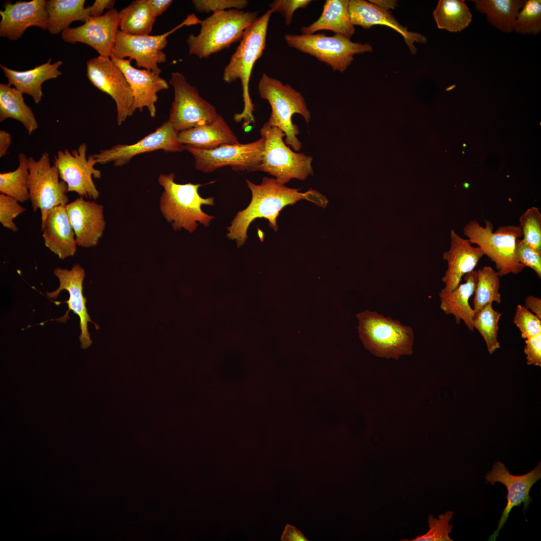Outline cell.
Returning <instances> with one entry per match:
<instances>
[{
  "mask_svg": "<svg viewBox=\"0 0 541 541\" xmlns=\"http://www.w3.org/2000/svg\"><path fill=\"white\" fill-rule=\"evenodd\" d=\"M251 193L248 205L238 211L227 227L226 236L235 241L237 247L242 246L247 239V229L256 218H264L275 231H277V218L280 211L288 205H293L302 199L325 208L328 204L326 196L319 191L310 189L305 192L300 189L288 187L276 178L264 177L260 184L245 180Z\"/></svg>",
  "mask_w": 541,
  "mask_h": 541,
  "instance_id": "obj_1",
  "label": "cell"
},
{
  "mask_svg": "<svg viewBox=\"0 0 541 541\" xmlns=\"http://www.w3.org/2000/svg\"><path fill=\"white\" fill-rule=\"evenodd\" d=\"M272 14L268 10L260 17H257L246 30L223 70L222 79L225 83H231L238 79L241 82L243 109L240 113L235 114L233 119L237 123H242L244 130L255 122L254 105L250 97L249 83L253 66L261 57L265 48L268 25Z\"/></svg>",
  "mask_w": 541,
  "mask_h": 541,
  "instance_id": "obj_2",
  "label": "cell"
},
{
  "mask_svg": "<svg viewBox=\"0 0 541 541\" xmlns=\"http://www.w3.org/2000/svg\"><path fill=\"white\" fill-rule=\"evenodd\" d=\"M175 174H161L158 182L164 189L160 200L161 211L172 228L180 230L181 228L193 232L198 226V222L208 226L213 216L204 212L201 206L214 205V198L202 197L198 189L204 184L188 183L178 184L174 181Z\"/></svg>",
  "mask_w": 541,
  "mask_h": 541,
  "instance_id": "obj_3",
  "label": "cell"
},
{
  "mask_svg": "<svg viewBox=\"0 0 541 541\" xmlns=\"http://www.w3.org/2000/svg\"><path fill=\"white\" fill-rule=\"evenodd\" d=\"M359 338L377 357L398 360L413 352L414 331L399 320L366 310L356 315Z\"/></svg>",
  "mask_w": 541,
  "mask_h": 541,
  "instance_id": "obj_4",
  "label": "cell"
},
{
  "mask_svg": "<svg viewBox=\"0 0 541 541\" xmlns=\"http://www.w3.org/2000/svg\"><path fill=\"white\" fill-rule=\"evenodd\" d=\"M257 18L256 12L235 9L217 12L201 21L199 33L187 39L189 53L200 59L228 48L240 41L246 30Z\"/></svg>",
  "mask_w": 541,
  "mask_h": 541,
  "instance_id": "obj_5",
  "label": "cell"
},
{
  "mask_svg": "<svg viewBox=\"0 0 541 541\" xmlns=\"http://www.w3.org/2000/svg\"><path fill=\"white\" fill-rule=\"evenodd\" d=\"M258 91L260 97L268 101L271 113L266 123L277 127L285 134V143L291 146L296 151L302 147L297 135L300 130L292 121L295 114L301 115L308 124L311 120V112L305 98L299 91L288 84H284L281 81L263 73L258 84Z\"/></svg>",
  "mask_w": 541,
  "mask_h": 541,
  "instance_id": "obj_6",
  "label": "cell"
},
{
  "mask_svg": "<svg viewBox=\"0 0 541 541\" xmlns=\"http://www.w3.org/2000/svg\"><path fill=\"white\" fill-rule=\"evenodd\" d=\"M482 226L476 219L470 220L463 227L464 234L471 244L481 248L494 262L499 277L509 274H517L524 268L515 255L517 240L522 236L518 226L506 225L493 231V224L485 220Z\"/></svg>",
  "mask_w": 541,
  "mask_h": 541,
  "instance_id": "obj_7",
  "label": "cell"
},
{
  "mask_svg": "<svg viewBox=\"0 0 541 541\" xmlns=\"http://www.w3.org/2000/svg\"><path fill=\"white\" fill-rule=\"evenodd\" d=\"M260 134L264 142L258 171L274 176L284 184L293 179L304 180L314 175L313 157L292 150L285 143L283 138L286 135L280 129L265 122L260 129Z\"/></svg>",
  "mask_w": 541,
  "mask_h": 541,
  "instance_id": "obj_8",
  "label": "cell"
},
{
  "mask_svg": "<svg viewBox=\"0 0 541 541\" xmlns=\"http://www.w3.org/2000/svg\"><path fill=\"white\" fill-rule=\"evenodd\" d=\"M288 46L316 58L334 71L344 72L354 60V56L373 51L368 43L353 42L350 38L324 33L285 35Z\"/></svg>",
  "mask_w": 541,
  "mask_h": 541,
  "instance_id": "obj_9",
  "label": "cell"
},
{
  "mask_svg": "<svg viewBox=\"0 0 541 541\" xmlns=\"http://www.w3.org/2000/svg\"><path fill=\"white\" fill-rule=\"evenodd\" d=\"M201 22L195 14H192L172 30L159 35H131L119 30L112 56L120 59L128 58L134 60L137 67L160 75L162 70L158 64L166 61V55L163 50L167 45V37L184 26L200 24Z\"/></svg>",
  "mask_w": 541,
  "mask_h": 541,
  "instance_id": "obj_10",
  "label": "cell"
},
{
  "mask_svg": "<svg viewBox=\"0 0 541 541\" xmlns=\"http://www.w3.org/2000/svg\"><path fill=\"white\" fill-rule=\"evenodd\" d=\"M29 191L33 211L41 213V226L49 211L54 207L69 203L68 187L60 176L57 167L52 165L49 155L43 153L35 160L29 157Z\"/></svg>",
  "mask_w": 541,
  "mask_h": 541,
  "instance_id": "obj_11",
  "label": "cell"
},
{
  "mask_svg": "<svg viewBox=\"0 0 541 541\" xmlns=\"http://www.w3.org/2000/svg\"><path fill=\"white\" fill-rule=\"evenodd\" d=\"M264 139L248 143L226 144L211 150H203L184 146V149L194 157L195 167L204 173H210L227 166L235 171H257L261 163Z\"/></svg>",
  "mask_w": 541,
  "mask_h": 541,
  "instance_id": "obj_12",
  "label": "cell"
},
{
  "mask_svg": "<svg viewBox=\"0 0 541 541\" xmlns=\"http://www.w3.org/2000/svg\"><path fill=\"white\" fill-rule=\"evenodd\" d=\"M169 83L173 88L174 97L168 121L178 132L210 123L219 115L182 74L172 72Z\"/></svg>",
  "mask_w": 541,
  "mask_h": 541,
  "instance_id": "obj_13",
  "label": "cell"
},
{
  "mask_svg": "<svg viewBox=\"0 0 541 541\" xmlns=\"http://www.w3.org/2000/svg\"><path fill=\"white\" fill-rule=\"evenodd\" d=\"M87 150V144L83 142L71 151L67 149L59 150L53 162L60 178L67 184L68 192H75L81 197L95 200L100 193L93 177L100 179L102 175L94 167L97 163L94 155L86 157Z\"/></svg>",
  "mask_w": 541,
  "mask_h": 541,
  "instance_id": "obj_14",
  "label": "cell"
},
{
  "mask_svg": "<svg viewBox=\"0 0 541 541\" xmlns=\"http://www.w3.org/2000/svg\"><path fill=\"white\" fill-rule=\"evenodd\" d=\"M86 76L95 87L114 100L117 123L121 125L129 117L133 101L132 90L122 71L110 58L99 56L87 62Z\"/></svg>",
  "mask_w": 541,
  "mask_h": 541,
  "instance_id": "obj_15",
  "label": "cell"
},
{
  "mask_svg": "<svg viewBox=\"0 0 541 541\" xmlns=\"http://www.w3.org/2000/svg\"><path fill=\"white\" fill-rule=\"evenodd\" d=\"M178 133L167 120L155 131L134 144H118L93 155L97 163L105 164L112 162L115 167H121L128 163L137 155L146 152L157 150L181 152L184 150V146L177 140Z\"/></svg>",
  "mask_w": 541,
  "mask_h": 541,
  "instance_id": "obj_16",
  "label": "cell"
},
{
  "mask_svg": "<svg viewBox=\"0 0 541 541\" xmlns=\"http://www.w3.org/2000/svg\"><path fill=\"white\" fill-rule=\"evenodd\" d=\"M485 478L486 481L492 485L497 482L502 483L507 490L506 505L498 522L497 529L489 536L488 539L494 541L507 521L512 508L520 506L523 503V511L525 512L528 507L531 501L529 491L532 485L541 478V463L538 462L531 471L524 474L515 475L510 473L503 463L498 461L494 463L491 470L486 473Z\"/></svg>",
  "mask_w": 541,
  "mask_h": 541,
  "instance_id": "obj_17",
  "label": "cell"
},
{
  "mask_svg": "<svg viewBox=\"0 0 541 541\" xmlns=\"http://www.w3.org/2000/svg\"><path fill=\"white\" fill-rule=\"evenodd\" d=\"M119 27V11L113 9L101 16L90 17L81 26L65 29L62 32L61 38L70 44H87L96 50L100 56L110 58Z\"/></svg>",
  "mask_w": 541,
  "mask_h": 541,
  "instance_id": "obj_18",
  "label": "cell"
},
{
  "mask_svg": "<svg viewBox=\"0 0 541 541\" xmlns=\"http://www.w3.org/2000/svg\"><path fill=\"white\" fill-rule=\"evenodd\" d=\"M110 59L122 71L132 91L133 101L129 116L137 110L142 112L146 108L150 116L155 117L157 93L169 88L167 81L152 71L134 68L131 59H120L113 56Z\"/></svg>",
  "mask_w": 541,
  "mask_h": 541,
  "instance_id": "obj_19",
  "label": "cell"
},
{
  "mask_svg": "<svg viewBox=\"0 0 541 541\" xmlns=\"http://www.w3.org/2000/svg\"><path fill=\"white\" fill-rule=\"evenodd\" d=\"M54 274L58 278L60 285L56 291L47 293V295L49 298L56 299L62 291L65 290L69 292V299L65 302L68 304L69 310L59 320L61 322L66 321L70 310L79 317L81 330L79 337L81 347L82 349H87L92 343L88 330V323L90 322L95 324L97 329L99 327L91 320L86 307L87 301L83 294V282L86 276L85 270L79 264L76 263L70 270L57 267L54 269Z\"/></svg>",
  "mask_w": 541,
  "mask_h": 541,
  "instance_id": "obj_20",
  "label": "cell"
},
{
  "mask_svg": "<svg viewBox=\"0 0 541 541\" xmlns=\"http://www.w3.org/2000/svg\"><path fill=\"white\" fill-rule=\"evenodd\" d=\"M46 1L7 2L0 11V36L10 40H17L29 27L36 26L48 30V14Z\"/></svg>",
  "mask_w": 541,
  "mask_h": 541,
  "instance_id": "obj_21",
  "label": "cell"
},
{
  "mask_svg": "<svg viewBox=\"0 0 541 541\" xmlns=\"http://www.w3.org/2000/svg\"><path fill=\"white\" fill-rule=\"evenodd\" d=\"M66 209L78 246L97 245L105 228L103 205L79 196L66 205Z\"/></svg>",
  "mask_w": 541,
  "mask_h": 541,
  "instance_id": "obj_22",
  "label": "cell"
},
{
  "mask_svg": "<svg viewBox=\"0 0 541 541\" xmlns=\"http://www.w3.org/2000/svg\"><path fill=\"white\" fill-rule=\"evenodd\" d=\"M484 255L482 249L474 247L468 239L460 236L454 230L450 231V247L442 257L448 264L442 278L444 291H452L460 284L462 277L471 272L480 258Z\"/></svg>",
  "mask_w": 541,
  "mask_h": 541,
  "instance_id": "obj_23",
  "label": "cell"
},
{
  "mask_svg": "<svg viewBox=\"0 0 541 541\" xmlns=\"http://www.w3.org/2000/svg\"><path fill=\"white\" fill-rule=\"evenodd\" d=\"M349 12L352 23L364 29H369L373 25H382L392 28L400 34L408 46L410 53L414 55L417 49L415 42L425 44L426 38L421 34L409 32L407 28L400 24L391 12L364 0H350Z\"/></svg>",
  "mask_w": 541,
  "mask_h": 541,
  "instance_id": "obj_24",
  "label": "cell"
},
{
  "mask_svg": "<svg viewBox=\"0 0 541 541\" xmlns=\"http://www.w3.org/2000/svg\"><path fill=\"white\" fill-rule=\"evenodd\" d=\"M45 246L61 259L73 256L77 242L66 209V205L53 207L41 226Z\"/></svg>",
  "mask_w": 541,
  "mask_h": 541,
  "instance_id": "obj_25",
  "label": "cell"
},
{
  "mask_svg": "<svg viewBox=\"0 0 541 541\" xmlns=\"http://www.w3.org/2000/svg\"><path fill=\"white\" fill-rule=\"evenodd\" d=\"M177 140L183 146L203 150L239 143L237 137L220 114L210 123L179 132Z\"/></svg>",
  "mask_w": 541,
  "mask_h": 541,
  "instance_id": "obj_26",
  "label": "cell"
},
{
  "mask_svg": "<svg viewBox=\"0 0 541 541\" xmlns=\"http://www.w3.org/2000/svg\"><path fill=\"white\" fill-rule=\"evenodd\" d=\"M51 60L50 58L46 63L25 71L13 70L1 65L0 67L8 79V84L22 93L31 96L35 103L39 104L43 95V83L62 75L59 68L63 62L58 61L51 64Z\"/></svg>",
  "mask_w": 541,
  "mask_h": 541,
  "instance_id": "obj_27",
  "label": "cell"
},
{
  "mask_svg": "<svg viewBox=\"0 0 541 541\" xmlns=\"http://www.w3.org/2000/svg\"><path fill=\"white\" fill-rule=\"evenodd\" d=\"M464 276L465 283L452 291H441L439 293L440 307L446 315L454 316L456 324L462 320L468 329L473 331V318L475 312L469 304V299L474 294L477 280V271L473 270Z\"/></svg>",
  "mask_w": 541,
  "mask_h": 541,
  "instance_id": "obj_28",
  "label": "cell"
},
{
  "mask_svg": "<svg viewBox=\"0 0 541 541\" xmlns=\"http://www.w3.org/2000/svg\"><path fill=\"white\" fill-rule=\"evenodd\" d=\"M349 0H327L319 18L308 26L301 29L304 34H312L320 30H327L350 38L355 29L351 22L349 12Z\"/></svg>",
  "mask_w": 541,
  "mask_h": 541,
  "instance_id": "obj_29",
  "label": "cell"
},
{
  "mask_svg": "<svg viewBox=\"0 0 541 541\" xmlns=\"http://www.w3.org/2000/svg\"><path fill=\"white\" fill-rule=\"evenodd\" d=\"M9 118L21 122L30 135L39 126L32 109L24 101L23 93L8 83H1L0 122Z\"/></svg>",
  "mask_w": 541,
  "mask_h": 541,
  "instance_id": "obj_30",
  "label": "cell"
},
{
  "mask_svg": "<svg viewBox=\"0 0 541 541\" xmlns=\"http://www.w3.org/2000/svg\"><path fill=\"white\" fill-rule=\"evenodd\" d=\"M85 0L46 1V9L48 14V30L52 35H57L69 28L73 22L84 23L90 17L88 7H84Z\"/></svg>",
  "mask_w": 541,
  "mask_h": 541,
  "instance_id": "obj_31",
  "label": "cell"
},
{
  "mask_svg": "<svg viewBox=\"0 0 541 541\" xmlns=\"http://www.w3.org/2000/svg\"><path fill=\"white\" fill-rule=\"evenodd\" d=\"M476 10L485 14L488 22L504 33L513 31L514 23L525 0H473Z\"/></svg>",
  "mask_w": 541,
  "mask_h": 541,
  "instance_id": "obj_32",
  "label": "cell"
},
{
  "mask_svg": "<svg viewBox=\"0 0 541 541\" xmlns=\"http://www.w3.org/2000/svg\"><path fill=\"white\" fill-rule=\"evenodd\" d=\"M433 16L438 29L455 33L466 29L472 18L464 0H440Z\"/></svg>",
  "mask_w": 541,
  "mask_h": 541,
  "instance_id": "obj_33",
  "label": "cell"
},
{
  "mask_svg": "<svg viewBox=\"0 0 541 541\" xmlns=\"http://www.w3.org/2000/svg\"><path fill=\"white\" fill-rule=\"evenodd\" d=\"M119 15V30L131 35H149L156 19L149 10L147 0L133 1Z\"/></svg>",
  "mask_w": 541,
  "mask_h": 541,
  "instance_id": "obj_34",
  "label": "cell"
},
{
  "mask_svg": "<svg viewBox=\"0 0 541 541\" xmlns=\"http://www.w3.org/2000/svg\"><path fill=\"white\" fill-rule=\"evenodd\" d=\"M18 160L16 169L0 173V192L24 202L29 199V158L21 152Z\"/></svg>",
  "mask_w": 541,
  "mask_h": 541,
  "instance_id": "obj_35",
  "label": "cell"
},
{
  "mask_svg": "<svg viewBox=\"0 0 541 541\" xmlns=\"http://www.w3.org/2000/svg\"><path fill=\"white\" fill-rule=\"evenodd\" d=\"M500 277L490 266H484L477 271V280L473 299L475 313L485 306L495 302L501 303L499 292Z\"/></svg>",
  "mask_w": 541,
  "mask_h": 541,
  "instance_id": "obj_36",
  "label": "cell"
},
{
  "mask_svg": "<svg viewBox=\"0 0 541 541\" xmlns=\"http://www.w3.org/2000/svg\"><path fill=\"white\" fill-rule=\"evenodd\" d=\"M501 314L488 304L475 313L473 326L484 339L489 353L492 354L500 347L497 340L498 322Z\"/></svg>",
  "mask_w": 541,
  "mask_h": 541,
  "instance_id": "obj_37",
  "label": "cell"
},
{
  "mask_svg": "<svg viewBox=\"0 0 541 541\" xmlns=\"http://www.w3.org/2000/svg\"><path fill=\"white\" fill-rule=\"evenodd\" d=\"M521 35H537L541 32V1L525 0L516 18L514 30Z\"/></svg>",
  "mask_w": 541,
  "mask_h": 541,
  "instance_id": "obj_38",
  "label": "cell"
},
{
  "mask_svg": "<svg viewBox=\"0 0 541 541\" xmlns=\"http://www.w3.org/2000/svg\"><path fill=\"white\" fill-rule=\"evenodd\" d=\"M524 241L541 251V213L536 207L528 208L519 218Z\"/></svg>",
  "mask_w": 541,
  "mask_h": 541,
  "instance_id": "obj_39",
  "label": "cell"
},
{
  "mask_svg": "<svg viewBox=\"0 0 541 541\" xmlns=\"http://www.w3.org/2000/svg\"><path fill=\"white\" fill-rule=\"evenodd\" d=\"M454 512L447 511L439 514L437 518L429 514L428 518V530L424 534L418 536L410 541H452L449 536L452 532L453 525L449 522L452 518Z\"/></svg>",
  "mask_w": 541,
  "mask_h": 541,
  "instance_id": "obj_40",
  "label": "cell"
},
{
  "mask_svg": "<svg viewBox=\"0 0 541 541\" xmlns=\"http://www.w3.org/2000/svg\"><path fill=\"white\" fill-rule=\"evenodd\" d=\"M513 322L519 329L522 338L541 333V319L521 305L516 307Z\"/></svg>",
  "mask_w": 541,
  "mask_h": 541,
  "instance_id": "obj_41",
  "label": "cell"
},
{
  "mask_svg": "<svg viewBox=\"0 0 541 541\" xmlns=\"http://www.w3.org/2000/svg\"><path fill=\"white\" fill-rule=\"evenodd\" d=\"M19 202L12 197L2 193L0 194V222L4 227L14 232L19 229L14 219L27 210Z\"/></svg>",
  "mask_w": 541,
  "mask_h": 541,
  "instance_id": "obj_42",
  "label": "cell"
},
{
  "mask_svg": "<svg viewBox=\"0 0 541 541\" xmlns=\"http://www.w3.org/2000/svg\"><path fill=\"white\" fill-rule=\"evenodd\" d=\"M515 255L518 261L524 267L532 269L538 278H541V251L532 247L522 239L517 240Z\"/></svg>",
  "mask_w": 541,
  "mask_h": 541,
  "instance_id": "obj_43",
  "label": "cell"
},
{
  "mask_svg": "<svg viewBox=\"0 0 541 541\" xmlns=\"http://www.w3.org/2000/svg\"><path fill=\"white\" fill-rule=\"evenodd\" d=\"M195 10L199 13L224 11L229 10H242L248 5L246 0H193Z\"/></svg>",
  "mask_w": 541,
  "mask_h": 541,
  "instance_id": "obj_44",
  "label": "cell"
},
{
  "mask_svg": "<svg viewBox=\"0 0 541 541\" xmlns=\"http://www.w3.org/2000/svg\"><path fill=\"white\" fill-rule=\"evenodd\" d=\"M311 2V0H275L269 4V10L272 13H281L285 18L286 25H290L294 12L298 9L306 8Z\"/></svg>",
  "mask_w": 541,
  "mask_h": 541,
  "instance_id": "obj_45",
  "label": "cell"
},
{
  "mask_svg": "<svg viewBox=\"0 0 541 541\" xmlns=\"http://www.w3.org/2000/svg\"><path fill=\"white\" fill-rule=\"evenodd\" d=\"M525 339L524 352L527 364L541 366V333Z\"/></svg>",
  "mask_w": 541,
  "mask_h": 541,
  "instance_id": "obj_46",
  "label": "cell"
},
{
  "mask_svg": "<svg viewBox=\"0 0 541 541\" xmlns=\"http://www.w3.org/2000/svg\"><path fill=\"white\" fill-rule=\"evenodd\" d=\"M115 4L114 0H96L89 6L90 17H97L102 15L104 10H112Z\"/></svg>",
  "mask_w": 541,
  "mask_h": 541,
  "instance_id": "obj_47",
  "label": "cell"
},
{
  "mask_svg": "<svg viewBox=\"0 0 541 541\" xmlns=\"http://www.w3.org/2000/svg\"><path fill=\"white\" fill-rule=\"evenodd\" d=\"M283 541H308L302 532L295 526L286 524L281 536Z\"/></svg>",
  "mask_w": 541,
  "mask_h": 541,
  "instance_id": "obj_48",
  "label": "cell"
},
{
  "mask_svg": "<svg viewBox=\"0 0 541 541\" xmlns=\"http://www.w3.org/2000/svg\"><path fill=\"white\" fill-rule=\"evenodd\" d=\"M172 0H147L149 10L155 17L161 15L172 3Z\"/></svg>",
  "mask_w": 541,
  "mask_h": 541,
  "instance_id": "obj_49",
  "label": "cell"
},
{
  "mask_svg": "<svg viewBox=\"0 0 541 541\" xmlns=\"http://www.w3.org/2000/svg\"><path fill=\"white\" fill-rule=\"evenodd\" d=\"M525 307L530 310L533 314L541 319L540 298L532 296H528L525 299Z\"/></svg>",
  "mask_w": 541,
  "mask_h": 541,
  "instance_id": "obj_50",
  "label": "cell"
},
{
  "mask_svg": "<svg viewBox=\"0 0 541 541\" xmlns=\"http://www.w3.org/2000/svg\"><path fill=\"white\" fill-rule=\"evenodd\" d=\"M12 142L11 134L4 130H0V157L5 156Z\"/></svg>",
  "mask_w": 541,
  "mask_h": 541,
  "instance_id": "obj_51",
  "label": "cell"
},
{
  "mask_svg": "<svg viewBox=\"0 0 541 541\" xmlns=\"http://www.w3.org/2000/svg\"><path fill=\"white\" fill-rule=\"evenodd\" d=\"M369 2L382 9L388 10L397 7V1L393 0H370Z\"/></svg>",
  "mask_w": 541,
  "mask_h": 541,
  "instance_id": "obj_52",
  "label": "cell"
}]
</instances>
